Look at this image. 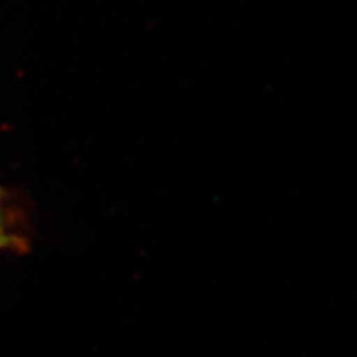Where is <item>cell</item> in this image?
Wrapping results in <instances>:
<instances>
[{"label": "cell", "mask_w": 357, "mask_h": 357, "mask_svg": "<svg viewBox=\"0 0 357 357\" xmlns=\"http://www.w3.org/2000/svg\"><path fill=\"white\" fill-rule=\"evenodd\" d=\"M13 243V240L10 234H7V231L3 228V225L0 224V249L3 248H8Z\"/></svg>", "instance_id": "1"}]
</instances>
